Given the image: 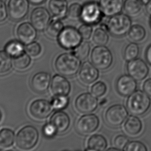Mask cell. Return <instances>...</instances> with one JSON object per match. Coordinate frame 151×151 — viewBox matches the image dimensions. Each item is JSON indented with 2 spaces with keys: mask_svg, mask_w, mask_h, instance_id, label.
Masks as SVG:
<instances>
[{
  "mask_svg": "<svg viewBox=\"0 0 151 151\" xmlns=\"http://www.w3.org/2000/svg\"><path fill=\"white\" fill-rule=\"evenodd\" d=\"M107 151H121V150L119 149H118L117 147H111V148H109L107 150Z\"/></svg>",
  "mask_w": 151,
  "mask_h": 151,
  "instance_id": "obj_48",
  "label": "cell"
},
{
  "mask_svg": "<svg viewBox=\"0 0 151 151\" xmlns=\"http://www.w3.org/2000/svg\"><path fill=\"white\" fill-rule=\"evenodd\" d=\"M2 112H1V110H0V121H1V120H2Z\"/></svg>",
  "mask_w": 151,
  "mask_h": 151,
  "instance_id": "obj_50",
  "label": "cell"
},
{
  "mask_svg": "<svg viewBox=\"0 0 151 151\" xmlns=\"http://www.w3.org/2000/svg\"><path fill=\"white\" fill-rule=\"evenodd\" d=\"M143 4H147L150 0H140Z\"/></svg>",
  "mask_w": 151,
  "mask_h": 151,
  "instance_id": "obj_49",
  "label": "cell"
},
{
  "mask_svg": "<svg viewBox=\"0 0 151 151\" xmlns=\"http://www.w3.org/2000/svg\"><path fill=\"white\" fill-rule=\"evenodd\" d=\"M29 2L32 4L34 5H39V4H42L43 2L45 1V0H28Z\"/></svg>",
  "mask_w": 151,
  "mask_h": 151,
  "instance_id": "obj_47",
  "label": "cell"
},
{
  "mask_svg": "<svg viewBox=\"0 0 151 151\" xmlns=\"http://www.w3.org/2000/svg\"><path fill=\"white\" fill-rule=\"evenodd\" d=\"M69 103V99L66 96H56L53 99L51 104L57 110H62L65 108Z\"/></svg>",
  "mask_w": 151,
  "mask_h": 151,
  "instance_id": "obj_35",
  "label": "cell"
},
{
  "mask_svg": "<svg viewBox=\"0 0 151 151\" xmlns=\"http://www.w3.org/2000/svg\"><path fill=\"white\" fill-rule=\"evenodd\" d=\"M43 134L47 138H51L55 136L57 132L55 127L51 123L45 125L43 129Z\"/></svg>",
  "mask_w": 151,
  "mask_h": 151,
  "instance_id": "obj_42",
  "label": "cell"
},
{
  "mask_svg": "<svg viewBox=\"0 0 151 151\" xmlns=\"http://www.w3.org/2000/svg\"><path fill=\"white\" fill-rule=\"evenodd\" d=\"M102 14L99 4L95 2H89L82 6L80 19L86 24L95 25L102 21Z\"/></svg>",
  "mask_w": 151,
  "mask_h": 151,
  "instance_id": "obj_7",
  "label": "cell"
},
{
  "mask_svg": "<svg viewBox=\"0 0 151 151\" xmlns=\"http://www.w3.org/2000/svg\"><path fill=\"white\" fill-rule=\"evenodd\" d=\"M49 8L54 17L61 19L68 14V1L67 0H50Z\"/></svg>",
  "mask_w": 151,
  "mask_h": 151,
  "instance_id": "obj_22",
  "label": "cell"
},
{
  "mask_svg": "<svg viewBox=\"0 0 151 151\" xmlns=\"http://www.w3.org/2000/svg\"><path fill=\"white\" fill-rule=\"evenodd\" d=\"M70 117L68 114L61 111L55 112L50 120V123L59 133H63L67 131L70 127Z\"/></svg>",
  "mask_w": 151,
  "mask_h": 151,
  "instance_id": "obj_21",
  "label": "cell"
},
{
  "mask_svg": "<svg viewBox=\"0 0 151 151\" xmlns=\"http://www.w3.org/2000/svg\"><path fill=\"white\" fill-rule=\"evenodd\" d=\"M98 105V99L92 93H84L78 96L76 100V108L82 114H86L93 112Z\"/></svg>",
  "mask_w": 151,
  "mask_h": 151,
  "instance_id": "obj_9",
  "label": "cell"
},
{
  "mask_svg": "<svg viewBox=\"0 0 151 151\" xmlns=\"http://www.w3.org/2000/svg\"><path fill=\"white\" fill-rule=\"evenodd\" d=\"M127 73L137 81H141L147 76L149 67L145 61L140 58H136L128 61L126 66Z\"/></svg>",
  "mask_w": 151,
  "mask_h": 151,
  "instance_id": "obj_10",
  "label": "cell"
},
{
  "mask_svg": "<svg viewBox=\"0 0 151 151\" xmlns=\"http://www.w3.org/2000/svg\"><path fill=\"white\" fill-rule=\"evenodd\" d=\"M124 127L128 134L135 136L141 132L142 129V123L138 117L133 115L127 119Z\"/></svg>",
  "mask_w": 151,
  "mask_h": 151,
  "instance_id": "obj_24",
  "label": "cell"
},
{
  "mask_svg": "<svg viewBox=\"0 0 151 151\" xmlns=\"http://www.w3.org/2000/svg\"><path fill=\"white\" fill-rule=\"evenodd\" d=\"M99 76L98 70L93 63L86 61L79 70V77L84 84H91L95 82Z\"/></svg>",
  "mask_w": 151,
  "mask_h": 151,
  "instance_id": "obj_17",
  "label": "cell"
},
{
  "mask_svg": "<svg viewBox=\"0 0 151 151\" xmlns=\"http://www.w3.org/2000/svg\"><path fill=\"white\" fill-rule=\"evenodd\" d=\"M136 81L129 74L121 76L116 82V90L122 96H129L137 89Z\"/></svg>",
  "mask_w": 151,
  "mask_h": 151,
  "instance_id": "obj_15",
  "label": "cell"
},
{
  "mask_svg": "<svg viewBox=\"0 0 151 151\" xmlns=\"http://www.w3.org/2000/svg\"><path fill=\"white\" fill-rule=\"evenodd\" d=\"M31 63V58L29 55L23 53V54L15 58L14 64L17 69L23 70L29 67Z\"/></svg>",
  "mask_w": 151,
  "mask_h": 151,
  "instance_id": "obj_34",
  "label": "cell"
},
{
  "mask_svg": "<svg viewBox=\"0 0 151 151\" xmlns=\"http://www.w3.org/2000/svg\"><path fill=\"white\" fill-rule=\"evenodd\" d=\"M17 35L21 43L29 45L37 36L36 29L32 24L25 22L19 25L17 29Z\"/></svg>",
  "mask_w": 151,
  "mask_h": 151,
  "instance_id": "obj_16",
  "label": "cell"
},
{
  "mask_svg": "<svg viewBox=\"0 0 151 151\" xmlns=\"http://www.w3.org/2000/svg\"><path fill=\"white\" fill-rule=\"evenodd\" d=\"M26 50L27 53L30 56L36 57L39 55L41 53V45L37 42H32L29 45H28L26 47Z\"/></svg>",
  "mask_w": 151,
  "mask_h": 151,
  "instance_id": "obj_39",
  "label": "cell"
},
{
  "mask_svg": "<svg viewBox=\"0 0 151 151\" xmlns=\"http://www.w3.org/2000/svg\"><path fill=\"white\" fill-rule=\"evenodd\" d=\"M12 67V61L10 55L4 51H0V74L8 73Z\"/></svg>",
  "mask_w": 151,
  "mask_h": 151,
  "instance_id": "obj_32",
  "label": "cell"
},
{
  "mask_svg": "<svg viewBox=\"0 0 151 151\" xmlns=\"http://www.w3.org/2000/svg\"><path fill=\"white\" fill-rule=\"evenodd\" d=\"M53 111L52 104L46 100H37L32 103L30 106V112L35 118L44 119L51 114Z\"/></svg>",
  "mask_w": 151,
  "mask_h": 151,
  "instance_id": "obj_13",
  "label": "cell"
},
{
  "mask_svg": "<svg viewBox=\"0 0 151 151\" xmlns=\"http://www.w3.org/2000/svg\"><path fill=\"white\" fill-rule=\"evenodd\" d=\"M8 16V12L5 3L2 0H0V23L6 20Z\"/></svg>",
  "mask_w": 151,
  "mask_h": 151,
  "instance_id": "obj_43",
  "label": "cell"
},
{
  "mask_svg": "<svg viewBox=\"0 0 151 151\" xmlns=\"http://www.w3.org/2000/svg\"><path fill=\"white\" fill-rule=\"evenodd\" d=\"M81 61L73 53L62 54L55 62L57 72L65 76H72L77 73L81 68Z\"/></svg>",
  "mask_w": 151,
  "mask_h": 151,
  "instance_id": "obj_1",
  "label": "cell"
},
{
  "mask_svg": "<svg viewBox=\"0 0 151 151\" xmlns=\"http://www.w3.org/2000/svg\"><path fill=\"white\" fill-rule=\"evenodd\" d=\"M146 36L145 29L140 25H135L131 27L128 33L129 39L134 42L142 41Z\"/></svg>",
  "mask_w": 151,
  "mask_h": 151,
  "instance_id": "obj_27",
  "label": "cell"
},
{
  "mask_svg": "<svg viewBox=\"0 0 151 151\" xmlns=\"http://www.w3.org/2000/svg\"><path fill=\"white\" fill-rule=\"evenodd\" d=\"M128 112L124 105L116 104L108 108L105 114L107 123L111 127H118L126 120Z\"/></svg>",
  "mask_w": 151,
  "mask_h": 151,
  "instance_id": "obj_8",
  "label": "cell"
},
{
  "mask_svg": "<svg viewBox=\"0 0 151 151\" xmlns=\"http://www.w3.org/2000/svg\"><path fill=\"white\" fill-rule=\"evenodd\" d=\"M79 32L81 35L82 38L87 40L90 38V37L92 36L93 29L91 25L84 23L80 27Z\"/></svg>",
  "mask_w": 151,
  "mask_h": 151,
  "instance_id": "obj_40",
  "label": "cell"
},
{
  "mask_svg": "<svg viewBox=\"0 0 151 151\" xmlns=\"http://www.w3.org/2000/svg\"><path fill=\"white\" fill-rule=\"evenodd\" d=\"M131 21L127 14L119 13L110 17L106 24V29L114 37H122L128 33Z\"/></svg>",
  "mask_w": 151,
  "mask_h": 151,
  "instance_id": "obj_3",
  "label": "cell"
},
{
  "mask_svg": "<svg viewBox=\"0 0 151 151\" xmlns=\"http://www.w3.org/2000/svg\"><path fill=\"white\" fill-rule=\"evenodd\" d=\"M64 28L63 23L61 21V19L54 17L48 25L46 32L50 37L55 38L59 36Z\"/></svg>",
  "mask_w": 151,
  "mask_h": 151,
  "instance_id": "obj_26",
  "label": "cell"
},
{
  "mask_svg": "<svg viewBox=\"0 0 151 151\" xmlns=\"http://www.w3.org/2000/svg\"><path fill=\"white\" fill-rule=\"evenodd\" d=\"M123 150L127 151H147V147L140 141H132L129 142Z\"/></svg>",
  "mask_w": 151,
  "mask_h": 151,
  "instance_id": "obj_38",
  "label": "cell"
},
{
  "mask_svg": "<svg viewBox=\"0 0 151 151\" xmlns=\"http://www.w3.org/2000/svg\"><path fill=\"white\" fill-rule=\"evenodd\" d=\"M144 91L136 90L129 96L127 100L126 106L129 112L134 116L145 114L150 108L151 100Z\"/></svg>",
  "mask_w": 151,
  "mask_h": 151,
  "instance_id": "obj_2",
  "label": "cell"
},
{
  "mask_svg": "<svg viewBox=\"0 0 151 151\" xmlns=\"http://www.w3.org/2000/svg\"><path fill=\"white\" fill-rule=\"evenodd\" d=\"M143 90L149 96L151 97V78H149L144 82Z\"/></svg>",
  "mask_w": 151,
  "mask_h": 151,
  "instance_id": "obj_44",
  "label": "cell"
},
{
  "mask_svg": "<svg viewBox=\"0 0 151 151\" xmlns=\"http://www.w3.org/2000/svg\"><path fill=\"white\" fill-rule=\"evenodd\" d=\"M143 3L140 0H126L124 3L123 9L128 16L135 17L141 14Z\"/></svg>",
  "mask_w": 151,
  "mask_h": 151,
  "instance_id": "obj_25",
  "label": "cell"
},
{
  "mask_svg": "<svg viewBox=\"0 0 151 151\" xmlns=\"http://www.w3.org/2000/svg\"><path fill=\"white\" fill-rule=\"evenodd\" d=\"M51 89L55 96H68L70 91L71 86L65 78L57 74L52 78Z\"/></svg>",
  "mask_w": 151,
  "mask_h": 151,
  "instance_id": "obj_18",
  "label": "cell"
},
{
  "mask_svg": "<svg viewBox=\"0 0 151 151\" xmlns=\"http://www.w3.org/2000/svg\"><path fill=\"white\" fill-rule=\"evenodd\" d=\"M91 60L98 69L105 70L110 67L113 63V57L108 47L105 45H98L92 50Z\"/></svg>",
  "mask_w": 151,
  "mask_h": 151,
  "instance_id": "obj_5",
  "label": "cell"
},
{
  "mask_svg": "<svg viewBox=\"0 0 151 151\" xmlns=\"http://www.w3.org/2000/svg\"><path fill=\"white\" fill-rule=\"evenodd\" d=\"M87 145L88 147L85 151H105L107 147V142L102 135L95 134L90 137Z\"/></svg>",
  "mask_w": 151,
  "mask_h": 151,
  "instance_id": "obj_23",
  "label": "cell"
},
{
  "mask_svg": "<svg viewBox=\"0 0 151 151\" xmlns=\"http://www.w3.org/2000/svg\"><path fill=\"white\" fill-rule=\"evenodd\" d=\"M123 0H99V4L103 14L111 17L120 13L124 6Z\"/></svg>",
  "mask_w": 151,
  "mask_h": 151,
  "instance_id": "obj_20",
  "label": "cell"
},
{
  "mask_svg": "<svg viewBox=\"0 0 151 151\" xmlns=\"http://www.w3.org/2000/svg\"><path fill=\"white\" fill-rule=\"evenodd\" d=\"M31 23L38 31L44 30L49 24L50 14L44 7H37L32 11L30 17Z\"/></svg>",
  "mask_w": 151,
  "mask_h": 151,
  "instance_id": "obj_14",
  "label": "cell"
},
{
  "mask_svg": "<svg viewBox=\"0 0 151 151\" xmlns=\"http://www.w3.org/2000/svg\"><path fill=\"white\" fill-rule=\"evenodd\" d=\"M146 11L147 14L151 16V0L146 4Z\"/></svg>",
  "mask_w": 151,
  "mask_h": 151,
  "instance_id": "obj_46",
  "label": "cell"
},
{
  "mask_svg": "<svg viewBox=\"0 0 151 151\" xmlns=\"http://www.w3.org/2000/svg\"><path fill=\"white\" fill-rule=\"evenodd\" d=\"M15 133L10 129H4L0 131V147L8 148L13 145Z\"/></svg>",
  "mask_w": 151,
  "mask_h": 151,
  "instance_id": "obj_28",
  "label": "cell"
},
{
  "mask_svg": "<svg viewBox=\"0 0 151 151\" xmlns=\"http://www.w3.org/2000/svg\"><path fill=\"white\" fill-rule=\"evenodd\" d=\"M145 57L147 63L151 65V44L147 49L145 52Z\"/></svg>",
  "mask_w": 151,
  "mask_h": 151,
  "instance_id": "obj_45",
  "label": "cell"
},
{
  "mask_svg": "<svg viewBox=\"0 0 151 151\" xmlns=\"http://www.w3.org/2000/svg\"><path fill=\"white\" fill-rule=\"evenodd\" d=\"M82 6L78 3L72 4L68 9V17L72 19L80 18Z\"/></svg>",
  "mask_w": 151,
  "mask_h": 151,
  "instance_id": "obj_37",
  "label": "cell"
},
{
  "mask_svg": "<svg viewBox=\"0 0 151 151\" xmlns=\"http://www.w3.org/2000/svg\"><path fill=\"white\" fill-rule=\"evenodd\" d=\"M51 76L47 72H41L35 74L31 80V87L37 93H43L49 88Z\"/></svg>",
  "mask_w": 151,
  "mask_h": 151,
  "instance_id": "obj_19",
  "label": "cell"
},
{
  "mask_svg": "<svg viewBox=\"0 0 151 151\" xmlns=\"http://www.w3.org/2000/svg\"><path fill=\"white\" fill-rule=\"evenodd\" d=\"M24 47L22 43L17 41H12L5 46V51L8 55L15 58L24 53Z\"/></svg>",
  "mask_w": 151,
  "mask_h": 151,
  "instance_id": "obj_29",
  "label": "cell"
},
{
  "mask_svg": "<svg viewBox=\"0 0 151 151\" xmlns=\"http://www.w3.org/2000/svg\"><path fill=\"white\" fill-rule=\"evenodd\" d=\"M99 120L94 114H87L80 118L76 124V129L78 133L82 135H88L98 129Z\"/></svg>",
  "mask_w": 151,
  "mask_h": 151,
  "instance_id": "obj_11",
  "label": "cell"
},
{
  "mask_svg": "<svg viewBox=\"0 0 151 151\" xmlns=\"http://www.w3.org/2000/svg\"><path fill=\"white\" fill-rule=\"evenodd\" d=\"M139 54V47L136 43H131L126 45L123 52V57L125 60L131 61L137 58Z\"/></svg>",
  "mask_w": 151,
  "mask_h": 151,
  "instance_id": "obj_31",
  "label": "cell"
},
{
  "mask_svg": "<svg viewBox=\"0 0 151 151\" xmlns=\"http://www.w3.org/2000/svg\"><path fill=\"white\" fill-rule=\"evenodd\" d=\"M91 91L92 94L97 98L103 96L107 91V86L102 81L96 82L92 86Z\"/></svg>",
  "mask_w": 151,
  "mask_h": 151,
  "instance_id": "obj_36",
  "label": "cell"
},
{
  "mask_svg": "<svg viewBox=\"0 0 151 151\" xmlns=\"http://www.w3.org/2000/svg\"><path fill=\"white\" fill-rule=\"evenodd\" d=\"M83 39L79 30L73 27L64 28L58 36L60 45L66 49H75Z\"/></svg>",
  "mask_w": 151,
  "mask_h": 151,
  "instance_id": "obj_6",
  "label": "cell"
},
{
  "mask_svg": "<svg viewBox=\"0 0 151 151\" xmlns=\"http://www.w3.org/2000/svg\"><path fill=\"white\" fill-rule=\"evenodd\" d=\"M29 11L28 0H9L8 12L13 20L20 21L27 16Z\"/></svg>",
  "mask_w": 151,
  "mask_h": 151,
  "instance_id": "obj_12",
  "label": "cell"
},
{
  "mask_svg": "<svg viewBox=\"0 0 151 151\" xmlns=\"http://www.w3.org/2000/svg\"><path fill=\"white\" fill-rule=\"evenodd\" d=\"M38 138V133L36 128L28 125L21 129L17 134V145L20 149H31L36 145Z\"/></svg>",
  "mask_w": 151,
  "mask_h": 151,
  "instance_id": "obj_4",
  "label": "cell"
},
{
  "mask_svg": "<svg viewBox=\"0 0 151 151\" xmlns=\"http://www.w3.org/2000/svg\"><path fill=\"white\" fill-rule=\"evenodd\" d=\"M128 142V138L124 135H118L114 140V144L115 147L121 150H123Z\"/></svg>",
  "mask_w": 151,
  "mask_h": 151,
  "instance_id": "obj_41",
  "label": "cell"
},
{
  "mask_svg": "<svg viewBox=\"0 0 151 151\" xmlns=\"http://www.w3.org/2000/svg\"><path fill=\"white\" fill-rule=\"evenodd\" d=\"M150 23H151V21H150Z\"/></svg>",
  "mask_w": 151,
  "mask_h": 151,
  "instance_id": "obj_51",
  "label": "cell"
},
{
  "mask_svg": "<svg viewBox=\"0 0 151 151\" xmlns=\"http://www.w3.org/2000/svg\"><path fill=\"white\" fill-rule=\"evenodd\" d=\"M91 45L87 41L81 42L79 45L76 47L73 53L80 60H84L90 54Z\"/></svg>",
  "mask_w": 151,
  "mask_h": 151,
  "instance_id": "obj_33",
  "label": "cell"
},
{
  "mask_svg": "<svg viewBox=\"0 0 151 151\" xmlns=\"http://www.w3.org/2000/svg\"><path fill=\"white\" fill-rule=\"evenodd\" d=\"M109 37L105 29L101 27L96 29L94 31L92 40L97 45H105L108 42Z\"/></svg>",
  "mask_w": 151,
  "mask_h": 151,
  "instance_id": "obj_30",
  "label": "cell"
}]
</instances>
